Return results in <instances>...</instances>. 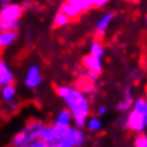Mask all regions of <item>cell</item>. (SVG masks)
Instances as JSON below:
<instances>
[{"label":"cell","mask_w":147,"mask_h":147,"mask_svg":"<svg viewBox=\"0 0 147 147\" xmlns=\"http://www.w3.org/2000/svg\"><path fill=\"white\" fill-rule=\"evenodd\" d=\"M45 127H46V123L42 122L41 120H38V119L29 120L25 123V126L13 136L10 145H11V147H16V146L30 145V143L39 141L41 138L42 131Z\"/></svg>","instance_id":"2"},{"label":"cell","mask_w":147,"mask_h":147,"mask_svg":"<svg viewBox=\"0 0 147 147\" xmlns=\"http://www.w3.org/2000/svg\"><path fill=\"white\" fill-rule=\"evenodd\" d=\"M42 82V74H41V69L39 65L36 64H31L26 70L24 78V84L28 89L30 90H35L41 85Z\"/></svg>","instance_id":"5"},{"label":"cell","mask_w":147,"mask_h":147,"mask_svg":"<svg viewBox=\"0 0 147 147\" xmlns=\"http://www.w3.org/2000/svg\"><path fill=\"white\" fill-rule=\"evenodd\" d=\"M86 142V135L82 128L69 127L62 132L57 147H82Z\"/></svg>","instance_id":"4"},{"label":"cell","mask_w":147,"mask_h":147,"mask_svg":"<svg viewBox=\"0 0 147 147\" xmlns=\"http://www.w3.org/2000/svg\"><path fill=\"white\" fill-rule=\"evenodd\" d=\"M134 95H132V90L131 87L128 86L126 87V91H125V97L122 101H120L117 104V110L119 111H127L130 110L131 106H134Z\"/></svg>","instance_id":"17"},{"label":"cell","mask_w":147,"mask_h":147,"mask_svg":"<svg viewBox=\"0 0 147 147\" xmlns=\"http://www.w3.org/2000/svg\"><path fill=\"white\" fill-rule=\"evenodd\" d=\"M70 23H71V20H70L64 13H61L60 10L54 15V20H53L54 28H64L66 25H69Z\"/></svg>","instance_id":"19"},{"label":"cell","mask_w":147,"mask_h":147,"mask_svg":"<svg viewBox=\"0 0 147 147\" xmlns=\"http://www.w3.org/2000/svg\"><path fill=\"white\" fill-rule=\"evenodd\" d=\"M80 13H86L95 8V0H71Z\"/></svg>","instance_id":"18"},{"label":"cell","mask_w":147,"mask_h":147,"mask_svg":"<svg viewBox=\"0 0 147 147\" xmlns=\"http://www.w3.org/2000/svg\"><path fill=\"white\" fill-rule=\"evenodd\" d=\"M145 147H147V137H146V146Z\"/></svg>","instance_id":"26"},{"label":"cell","mask_w":147,"mask_h":147,"mask_svg":"<svg viewBox=\"0 0 147 147\" xmlns=\"http://www.w3.org/2000/svg\"><path fill=\"white\" fill-rule=\"evenodd\" d=\"M128 130H131L132 132H141L143 131V128L146 127V120H145V113L140 112L137 110H132L128 115L126 122H125Z\"/></svg>","instance_id":"7"},{"label":"cell","mask_w":147,"mask_h":147,"mask_svg":"<svg viewBox=\"0 0 147 147\" xmlns=\"http://www.w3.org/2000/svg\"><path fill=\"white\" fill-rule=\"evenodd\" d=\"M60 11L64 13L71 21L72 20H78L79 16L81 15V13H80L79 10H78V8H76V6L72 4L71 0H67V1L62 3V4L60 5Z\"/></svg>","instance_id":"13"},{"label":"cell","mask_w":147,"mask_h":147,"mask_svg":"<svg viewBox=\"0 0 147 147\" xmlns=\"http://www.w3.org/2000/svg\"><path fill=\"white\" fill-rule=\"evenodd\" d=\"M16 97V86L15 84L11 85H6L0 89V100L5 104H9L11 101H15Z\"/></svg>","instance_id":"14"},{"label":"cell","mask_w":147,"mask_h":147,"mask_svg":"<svg viewBox=\"0 0 147 147\" xmlns=\"http://www.w3.org/2000/svg\"><path fill=\"white\" fill-rule=\"evenodd\" d=\"M146 23H147V15H146Z\"/></svg>","instance_id":"27"},{"label":"cell","mask_w":147,"mask_h":147,"mask_svg":"<svg viewBox=\"0 0 147 147\" xmlns=\"http://www.w3.org/2000/svg\"><path fill=\"white\" fill-rule=\"evenodd\" d=\"M106 4H107L106 0H95V8H102Z\"/></svg>","instance_id":"23"},{"label":"cell","mask_w":147,"mask_h":147,"mask_svg":"<svg viewBox=\"0 0 147 147\" xmlns=\"http://www.w3.org/2000/svg\"><path fill=\"white\" fill-rule=\"evenodd\" d=\"M16 147H39L38 143L34 142V143H30V145H24V146H16Z\"/></svg>","instance_id":"25"},{"label":"cell","mask_w":147,"mask_h":147,"mask_svg":"<svg viewBox=\"0 0 147 147\" xmlns=\"http://www.w3.org/2000/svg\"><path fill=\"white\" fill-rule=\"evenodd\" d=\"M90 56H92L96 60L102 61V59L105 56V47L102 45L100 40H94L90 45Z\"/></svg>","instance_id":"16"},{"label":"cell","mask_w":147,"mask_h":147,"mask_svg":"<svg viewBox=\"0 0 147 147\" xmlns=\"http://www.w3.org/2000/svg\"><path fill=\"white\" fill-rule=\"evenodd\" d=\"M82 66L86 69V71L92 72L97 76L102 72V61L96 60L90 55H85L82 57Z\"/></svg>","instance_id":"11"},{"label":"cell","mask_w":147,"mask_h":147,"mask_svg":"<svg viewBox=\"0 0 147 147\" xmlns=\"http://www.w3.org/2000/svg\"><path fill=\"white\" fill-rule=\"evenodd\" d=\"M85 126L91 132H98L102 128V122L98 117H90V119H87Z\"/></svg>","instance_id":"20"},{"label":"cell","mask_w":147,"mask_h":147,"mask_svg":"<svg viewBox=\"0 0 147 147\" xmlns=\"http://www.w3.org/2000/svg\"><path fill=\"white\" fill-rule=\"evenodd\" d=\"M23 4L11 1H0V23L15 24L19 23L20 18L24 14Z\"/></svg>","instance_id":"3"},{"label":"cell","mask_w":147,"mask_h":147,"mask_svg":"<svg viewBox=\"0 0 147 147\" xmlns=\"http://www.w3.org/2000/svg\"><path fill=\"white\" fill-rule=\"evenodd\" d=\"M15 82V75L4 59L0 57V89Z\"/></svg>","instance_id":"9"},{"label":"cell","mask_w":147,"mask_h":147,"mask_svg":"<svg viewBox=\"0 0 147 147\" xmlns=\"http://www.w3.org/2000/svg\"><path fill=\"white\" fill-rule=\"evenodd\" d=\"M8 105V109H9V111L10 112H16L18 110L20 109V106H19V102H18L16 100L15 101H11V102H9V104H6Z\"/></svg>","instance_id":"22"},{"label":"cell","mask_w":147,"mask_h":147,"mask_svg":"<svg viewBox=\"0 0 147 147\" xmlns=\"http://www.w3.org/2000/svg\"><path fill=\"white\" fill-rule=\"evenodd\" d=\"M71 122H72L71 112L67 109H62L55 116L53 126H55L56 128H60V130H66V128L71 127Z\"/></svg>","instance_id":"10"},{"label":"cell","mask_w":147,"mask_h":147,"mask_svg":"<svg viewBox=\"0 0 147 147\" xmlns=\"http://www.w3.org/2000/svg\"><path fill=\"white\" fill-rule=\"evenodd\" d=\"M19 38L18 31H0V51L8 49Z\"/></svg>","instance_id":"12"},{"label":"cell","mask_w":147,"mask_h":147,"mask_svg":"<svg viewBox=\"0 0 147 147\" xmlns=\"http://www.w3.org/2000/svg\"><path fill=\"white\" fill-rule=\"evenodd\" d=\"M65 130H60L56 128L53 125H46V127L44 128L42 135H41V141L45 143L46 147H57L59 141L61 138V135Z\"/></svg>","instance_id":"6"},{"label":"cell","mask_w":147,"mask_h":147,"mask_svg":"<svg viewBox=\"0 0 147 147\" xmlns=\"http://www.w3.org/2000/svg\"><path fill=\"white\" fill-rule=\"evenodd\" d=\"M57 96L65 102L66 109L71 112L72 121L76 127L82 128L86 125L90 113V101L78 87L59 85L55 87Z\"/></svg>","instance_id":"1"},{"label":"cell","mask_w":147,"mask_h":147,"mask_svg":"<svg viewBox=\"0 0 147 147\" xmlns=\"http://www.w3.org/2000/svg\"><path fill=\"white\" fill-rule=\"evenodd\" d=\"M113 18H115V13H106L104 14L98 21L96 24H95V35H96V40H100L105 36L106 31L109 30V26L110 24H111V21L113 20Z\"/></svg>","instance_id":"8"},{"label":"cell","mask_w":147,"mask_h":147,"mask_svg":"<svg viewBox=\"0 0 147 147\" xmlns=\"http://www.w3.org/2000/svg\"><path fill=\"white\" fill-rule=\"evenodd\" d=\"M106 111H107V109H106V106H100V107L97 109V113H98V116H104Z\"/></svg>","instance_id":"24"},{"label":"cell","mask_w":147,"mask_h":147,"mask_svg":"<svg viewBox=\"0 0 147 147\" xmlns=\"http://www.w3.org/2000/svg\"><path fill=\"white\" fill-rule=\"evenodd\" d=\"M78 89L81 91L84 95H91L95 92V90H96V86H95V82L90 81L89 79L86 78L85 75L81 76L78 82Z\"/></svg>","instance_id":"15"},{"label":"cell","mask_w":147,"mask_h":147,"mask_svg":"<svg viewBox=\"0 0 147 147\" xmlns=\"http://www.w3.org/2000/svg\"><path fill=\"white\" fill-rule=\"evenodd\" d=\"M142 76V74L140 70H132V71L128 74V79L130 80H134V81H136V80H140Z\"/></svg>","instance_id":"21"}]
</instances>
